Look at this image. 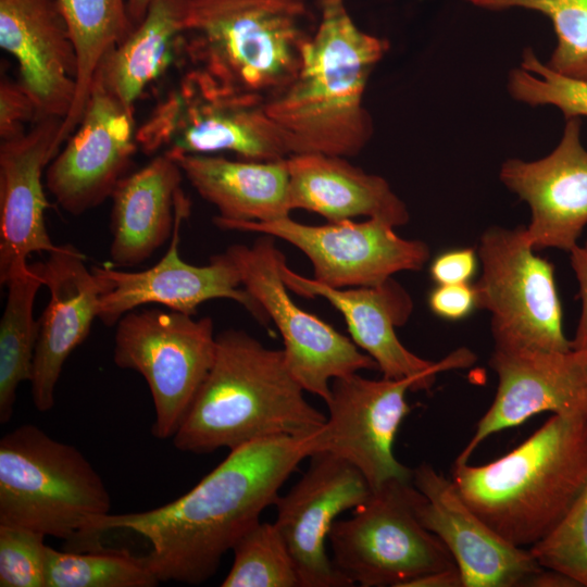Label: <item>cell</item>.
Returning <instances> with one entry per match:
<instances>
[{"mask_svg": "<svg viewBox=\"0 0 587 587\" xmlns=\"http://www.w3.org/2000/svg\"><path fill=\"white\" fill-rule=\"evenodd\" d=\"M291 210L317 213L328 222L358 216L377 218L394 227L405 225L410 215L388 182L348 162L324 153L287 157Z\"/></svg>", "mask_w": 587, "mask_h": 587, "instance_id": "cb8c5ba5", "label": "cell"}, {"mask_svg": "<svg viewBox=\"0 0 587 587\" xmlns=\"http://www.w3.org/2000/svg\"><path fill=\"white\" fill-rule=\"evenodd\" d=\"M466 1L492 10L523 8L545 14L558 39L547 65L561 75L587 80V0Z\"/></svg>", "mask_w": 587, "mask_h": 587, "instance_id": "1f68e13d", "label": "cell"}, {"mask_svg": "<svg viewBox=\"0 0 587 587\" xmlns=\"http://www.w3.org/2000/svg\"><path fill=\"white\" fill-rule=\"evenodd\" d=\"M312 436V435H311ZM311 457L310 436H277L237 449L188 492L161 507L108 514L92 540L109 530H129L151 546L146 561L160 583L199 585L217 571L223 555L274 504L279 489Z\"/></svg>", "mask_w": 587, "mask_h": 587, "instance_id": "6da1fadb", "label": "cell"}, {"mask_svg": "<svg viewBox=\"0 0 587 587\" xmlns=\"http://www.w3.org/2000/svg\"><path fill=\"white\" fill-rule=\"evenodd\" d=\"M502 183L530 208L525 227L535 250L570 252L587 225V150L580 142V118L566 120L562 138L547 157L532 162L505 161Z\"/></svg>", "mask_w": 587, "mask_h": 587, "instance_id": "44dd1931", "label": "cell"}, {"mask_svg": "<svg viewBox=\"0 0 587 587\" xmlns=\"http://www.w3.org/2000/svg\"><path fill=\"white\" fill-rule=\"evenodd\" d=\"M184 173L166 153L153 155L117 184L112 198L111 261L138 265L172 237Z\"/></svg>", "mask_w": 587, "mask_h": 587, "instance_id": "d4e9b609", "label": "cell"}, {"mask_svg": "<svg viewBox=\"0 0 587 587\" xmlns=\"http://www.w3.org/2000/svg\"><path fill=\"white\" fill-rule=\"evenodd\" d=\"M0 322V423H8L14 412L16 390L29 382L39 335V320L34 317V301L43 285L41 262L12 277Z\"/></svg>", "mask_w": 587, "mask_h": 587, "instance_id": "f1b7e54d", "label": "cell"}, {"mask_svg": "<svg viewBox=\"0 0 587 587\" xmlns=\"http://www.w3.org/2000/svg\"><path fill=\"white\" fill-rule=\"evenodd\" d=\"M145 555L127 550L60 551L48 546L46 587H154Z\"/></svg>", "mask_w": 587, "mask_h": 587, "instance_id": "f546056e", "label": "cell"}, {"mask_svg": "<svg viewBox=\"0 0 587 587\" xmlns=\"http://www.w3.org/2000/svg\"><path fill=\"white\" fill-rule=\"evenodd\" d=\"M509 91L514 99L532 105H554L566 120L587 117V80L554 72L532 49L525 50L522 67L510 74Z\"/></svg>", "mask_w": 587, "mask_h": 587, "instance_id": "d6a6232c", "label": "cell"}, {"mask_svg": "<svg viewBox=\"0 0 587 587\" xmlns=\"http://www.w3.org/2000/svg\"><path fill=\"white\" fill-rule=\"evenodd\" d=\"M404 587H463L458 567H450L416 577Z\"/></svg>", "mask_w": 587, "mask_h": 587, "instance_id": "ab89813d", "label": "cell"}, {"mask_svg": "<svg viewBox=\"0 0 587 587\" xmlns=\"http://www.w3.org/2000/svg\"><path fill=\"white\" fill-rule=\"evenodd\" d=\"M45 537L26 528L0 525L1 587H46Z\"/></svg>", "mask_w": 587, "mask_h": 587, "instance_id": "e575fe53", "label": "cell"}, {"mask_svg": "<svg viewBox=\"0 0 587 587\" xmlns=\"http://www.w3.org/2000/svg\"><path fill=\"white\" fill-rule=\"evenodd\" d=\"M280 273L287 288L307 298L323 297L345 317L353 342L377 363L383 377L414 378L428 390L442 371L470 366L474 354L461 348L439 362L424 360L408 350L395 328L413 309L408 292L394 279L373 287L334 288L290 270L286 259Z\"/></svg>", "mask_w": 587, "mask_h": 587, "instance_id": "ac0fdd59", "label": "cell"}, {"mask_svg": "<svg viewBox=\"0 0 587 587\" xmlns=\"http://www.w3.org/2000/svg\"><path fill=\"white\" fill-rule=\"evenodd\" d=\"M294 487L276 498L274 522L292 558L301 587L352 586L334 566L326 540L336 517L371 496L363 474L346 460L317 452Z\"/></svg>", "mask_w": 587, "mask_h": 587, "instance_id": "2e32d148", "label": "cell"}, {"mask_svg": "<svg viewBox=\"0 0 587 587\" xmlns=\"http://www.w3.org/2000/svg\"><path fill=\"white\" fill-rule=\"evenodd\" d=\"M310 22L309 0H185L184 60L267 99L297 75Z\"/></svg>", "mask_w": 587, "mask_h": 587, "instance_id": "5b68a950", "label": "cell"}, {"mask_svg": "<svg viewBox=\"0 0 587 587\" xmlns=\"http://www.w3.org/2000/svg\"><path fill=\"white\" fill-rule=\"evenodd\" d=\"M147 155L232 152L250 161L291 154L287 136L266 109V97L190 67L138 126Z\"/></svg>", "mask_w": 587, "mask_h": 587, "instance_id": "52a82bcc", "label": "cell"}, {"mask_svg": "<svg viewBox=\"0 0 587 587\" xmlns=\"http://www.w3.org/2000/svg\"><path fill=\"white\" fill-rule=\"evenodd\" d=\"M489 365L498 376L496 396L455 463L469 462L490 435L541 412L587 420V349H495Z\"/></svg>", "mask_w": 587, "mask_h": 587, "instance_id": "e0dca14e", "label": "cell"}, {"mask_svg": "<svg viewBox=\"0 0 587 587\" xmlns=\"http://www.w3.org/2000/svg\"><path fill=\"white\" fill-rule=\"evenodd\" d=\"M317 25L304 43L295 78L266 99L291 154L351 158L373 134L363 104L367 80L388 42L362 30L345 0H317Z\"/></svg>", "mask_w": 587, "mask_h": 587, "instance_id": "7a4b0ae2", "label": "cell"}, {"mask_svg": "<svg viewBox=\"0 0 587 587\" xmlns=\"http://www.w3.org/2000/svg\"><path fill=\"white\" fill-rule=\"evenodd\" d=\"M478 259L473 248L441 252L430 263V277L437 285L470 283L476 274Z\"/></svg>", "mask_w": 587, "mask_h": 587, "instance_id": "74e56055", "label": "cell"}, {"mask_svg": "<svg viewBox=\"0 0 587 587\" xmlns=\"http://www.w3.org/2000/svg\"><path fill=\"white\" fill-rule=\"evenodd\" d=\"M41 270L50 299L39 319L29 385L36 409L47 412L54 405L63 365L87 338L109 284L93 266L87 267L83 252L70 243L49 252Z\"/></svg>", "mask_w": 587, "mask_h": 587, "instance_id": "7402d4cb", "label": "cell"}, {"mask_svg": "<svg viewBox=\"0 0 587 587\" xmlns=\"http://www.w3.org/2000/svg\"><path fill=\"white\" fill-rule=\"evenodd\" d=\"M111 513L98 472L74 446L24 424L0 440V525L85 542Z\"/></svg>", "mask_w": 587, "mask_h": 587, "instance_id": "8992f818", "label": "cell"}, {"mask_svg": "<svg viewBox=\"0 0 587 587\" xmlns=\"http://www.w3.org/2000/svg\"><path fill=\"white\" fill-rule=\"evenodd\" d=\"M478 309L491 314L495 349L567 351L554 267L535 253L525 227L488 228L477 249Z\"/></svg>", "mask_w": 587, "mask_h": 587, "instance_id": "9c48e42d", "label": "cell"}, {"mask_svg": "<svg viewBox=\"0 0 587 587\" xmlns=\"http://www.w3.org/2000/svg\"><path fill=\"white\" fill-rule=\"evenodd\" d=\"M189 213L190 201L183 190L177 200L170 247L151 267L129 272L93 266L109 284L100 298L98 312V317L107 326L116 325L123 315L143 304L158 303L168 310L195 315L201 303L215 298L235 300L257 321H268L263 308L240 287L238 270L226 252L212 257L208 265L201 266L180 258V228Z\"/></svg>", "mask_w": 587, "mask_h": 587, "instance_id": "9a60e30c", "label": "cell"}, {"mask_svg": "<svg viewBox=\"0 0 587 587\" xmlns=\"http://www.w3.org/2000/svg\"><path fill=\"white\" fill-rule=\"evenodd\" d=\"M528 550L540 566L587 587V483L557 528Z\"/></svg>", "mask_w": 587, "mask_h": 587, "instance_id": "836d02e7", "label": "cell"}, {"mask_svg": "<svg viewBox=\"0 0 587 587\" xmlns=\"http://www.w3.org/2000/svg\"><path fill=\"white\" fill-rule=\"evenodd\" d=\"M213 223L291 243L311 261L313 278L334 288L380 285L398 272L420 271L430 255L424 241L404 239L377 218L307 225L289 216L271 222H228L214 216Z\"/></svg>", "mask_w": 587, "mask_h": 587, "instance_id": "7c38bea8", "label": "cell"}, {"mask_svg": "<svg viewBox=\"0 0 587 587\" xmlns=\"http://www.w3.org/2000/svg\"><path fill=\"white\" fill-rule=\"evenodd\" d=\"M223 587H296L298 574L275 523L258 522L235 544Z\"/></svg>", "mask_w": 587, "mask_h": 587, "instance_id": "4dcf8cb0", "label": "cell"}, {"mask_svg": "<svg viewBox=\"0 0 587 587\" xmlns=\"http://www.w3.org/2000/svg\"><path fill=\"white\" fill-rule=\"evenodd\" d=\"M0 47L15 59L39 120H64L75 97L77 61L58 0H0Z\"/></svg>", "mask_w": 587, "mask_h": 587, "instance_id": "603a6c76", "label": "cell"}, {"mask_svg": "<svg viewBox=\"0 0 587 587\" xmlns=\"http://www.w3.org/2000/svg\"><path fill=\"white\" fill-rule=\"evenodd\" d=\"M529 587H580L571 576L557 570L541 567L528 580Z\"/></svg>", "mask_w": 587, "mask_h": 587, "instance_id": "60d3db41", "label": "cell"}, {"mask_svg": "<svg viewBox=\"0 0 587 587\" xmlns=\"http://www.w3.org/2000/svg\"><path fill=\"white\" fill-rule=\"evenodd\" d=\"M75 49L76 91L58 136L61 147L77 127L104 58L135 28L128 0H58Z\"/></svg>", "mask_w": 587, "mask_h": 587, "instance_id": "83f0119b", "label": "cell"}, {"mask_svg": "<svg viewBox=\"0 0 587 587\" xmlns=\"http://www.w3.org/2000/svg\"><path fill=\"white\" fill-rule=\"evenodd\" d=\"M413 484L423 497L416 513L451 553L463 587H520L540 566L528 548L517 547L495 532L460 496L452 479L427 463L413 470Z\"/></svg>", "mask_w": 587, "mask_h": 587, "instance_id": "d6986e66", "label": "cell"}, {"mask_svg": "<svg viewBox=\"0 0 587 587\" xmlns=\"http://www.w3.org/2000/svg\"><path fill=\"white\" fill-rule=\"evenodd\" d=\"M225 252L237 267L242 287L279 330L286 364L304 391L326 403L333 379L378 370L353 341L290 298L280 273L285 255L273 236L264 234L250 247L233 245Z\"/></svg>", "mask_w": 587, "mask_h": 587, "instance_id": "8fae6325", "label": "cell"}, {"mask_svg": "<svg viewBox=\"0 0 587 587\" xmlns=\"http://www.w3.org/2000/svg\"><path fill=\"white\" fill-rule=\"evenodd\" d=\"M428 305L440 319L463 320L478 309L476 287L470 283L437 285L428 295Z\"/></svg>", "mask_w": 587, "mask_h": 587, "instance_id": "8d00e7d4", "label": "cell"}, {"mask_svg": "<svg viewBox=\"0 0 587 587\" xmlns=\"http://www.w3.org/2000/svg\"><path fill=\"white\" fill-rule=\"evenodd\" d=\"M210 317L177 311H130L116 323L113 360L147 382L155 411L151 433L173 438L214 359Z\"/></svg>", "mask_w": 587, "mask_h": 587, "instance_id": "30bf717a", "label": "cell"}, {"mask_svg": "<svg viewBox=\"0 0 587 587\" xmlns=\"http://www.w3.org/2000/svg\"><path fill=\"white\" fill-rule=\"evenodd\" d=\"M185 0H152L133 32L101 62L98 74L124 103H135L178 59L184 60Z\"/></svg>", "mask_w": 587, "mask_h": 587, "instance_id": "4316f807", "label": "cell"}, {"mask_svg": "<svg viewBox=\"0 0 587 587\" xmlns=\"http://www.w3.org/2000/svg\"><path fill=\"white\" fill-rule=\"evenodd\" d=\"M283 350L264 347L243 330L216 335L212 365L180 426L176 449L205 454L277 436L308 437L326 415L304 398Z\"/></svg>", "mask_w": 587, "mask_h": 587, "instance_id": "3957f363", "label": "cell"}, {"mask_svg": "<svg viewBox=\"0 0 587 587\" xmlns=\"http://www.w3.org/2000/svg\"><path fill=\"white\" fill-rule=\"evenodd\" d=\"M135 107L124 103L96 74L82 118L49 163L47 190L71 215L111 198L139 148Z\"/></svg>", "mask_w": 587, "mask_h": 587, "instance_id": "5bb4252c", "label": "cell"}, {"mask_svg": "<svg viewBox=\"0 0 587 587\" xmlns=\"http://www.w3.org/2000/svg\"><path fill=\"white\" fill-rule=\"evenodd\" d=\"M168 155L177 162L200 197L217 209V218L271 222L289 216L287 158L250 161L215 154Z\"/></svg>", "mask_w": 587, "mask_h": 587, "instance_id": "484cf974", "label": "cell"}, {"mask_svg": "<svg viewBox=\"0 0 587 587\" xmlns=\"http://www.w3.org/2000/svg\"><path fill=\"white\" fill-rule=\"evenodd\" d=\"M422 492L412 480L394 479L372 491L351 517L336 521L328 540L336 570L363 587H404L455 562L444 542L420 521Z\"/></svg>", "mask_w": 587, "mask_h": 587, "instance_id": "ba28073f", "label": "cell"}, {"mask_svg": "<svg viewBox=\"0 0 587 587\" xmlns=\"http://www.w3.org/2000/svg\"><path fill=\"white\" fill-rule=\"evenodd\" d=\"M62 123L60 117L41 118L23 137L0 142L1 284L28 267L29 254L58 248L46 227L49 204L43 177L60 151Z\"/></svg>", "mask_w": 587, "mask_h": 587, "instance_id": "ffe728a7", "label": "cell"}, {"mask_svg": "<svg viewBox=\"0 0 587 587\" xmlns=\"http://www.w3.org/2000/svg\"><path fill=\"white\" fill-rule=\"evenodd\" d=\"M570 253L582 301L580 316L571 347L572 349H587V241L583 246L578 243L574 246Z\"/></svg>", "mask_w": 587, "mask_h": 587, "instance_id": "f35d334b", "label": "cell"}, {"mask_svg": "<svg viewBox=\"0 0 587 587\" xmlns=\"http://www.w3.org/2000/svg\"><path fill=\"white\" fill-rule=\"evenodd\" d=\"M409 390H421L414 378L369 379L358 373L333 379L323 427L310 437L311 455L333 453L365 477L372 491L394 479L412 480L413 470L394 455V441L409 413Z\"/></svg>", "mask_w": 587, "mask_h": 587, "instance_id": "4fadbf2b", "label": "cell"}, {"mask_svg": "<svg viewBox=\"0 0 587 587\" xmlns=\"http://www.w3.org/2000/svg\"><path fill=\"white\" fill-rule=\"evenodd\" d=\"M39 121L38 109L29 92L20 80L4 77L0 82V139L14 140L23 137Z\"/></svg>", "mask_w": 587, "mask_h": 587, "instance_id": "d590c367", "label": "cell"}, {"mask_svg": "<svg viewBox=\"0 0 587 587\" xmlns=\"http://www.w3.org/2000/svg\"><path fill=\"white\" fill-rule=\"evenodd\" d=\"M451 479L495 532L529 548L557 528L587 483V420L553 414L492 462H454Z\"/></svg>", "mask_w": 587, "mask_h": 587, "instance_id": "277c9868", "label": "cell"}, {"mask_svg": "<svg viewBox=\"0 0 587 587\" xmlns=\"http://www.w3.org/2000/svg\"><path fill=\"white\" fill-rule=\"evenodd\" d=\"M152 0H128L129 16L137 25L146 14V11Z\"/></svg>", "mask_w": 587, "mask_h": 587, "instance_id": "b9f144b4", "label": "cell"}]
</instances>
